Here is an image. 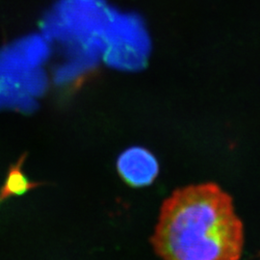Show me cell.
I'll return each mask as SVG.
<instances>
[{"instance_id":"cell-5","label":"cell","mask_w":260,"mask_h":260,"mask_svg":"<svg viewBox=\"0 0 260 260\" xmlns=\"http://www.w3.org/2000/svg\"><path fill=\"white\" fill-rule=\"evenodd\" d=\"M24 160L25 155H22L15 164L10 166L4 184L0 189V205L12 197L24 195L28 191L42 185L40 182L30 180L23 173Z\"/></svg>"},{"instance_id":"cell-1","label":"cell","mask_w":260,"mask_h":260,"mask_svg":"<svg viewBox=\"0 0 260 260\" xmlns=\"http://www.w3.org/2000/svg\"><path fill=\"white\" fill-rule=\"evenodd\" d=\"M150 242L163 260H240L244 226L233 198L207 182L165 200Z\"/></svg>"},{"instance_id":"cell-2","label":"cell","mask_w":260,"mask_h":260,"mask_svg":"<svg viewBox=\"0 0 260 260\" xmlns=\"http://www.w3.org/2000/svg\"><path fill=\"white\" fill-rule=\"evenodd\" d=\"M108 6L95 0H58L45 17L42 34L62 48L102 44Z\"/></svg>"},{"instance_id":"cell-6","label":"cell","mask_w":260,"mask_h":260,"mask_svg":"<svg viewBox=\"0 0 260 260\" xmlns=\"http://www.w3.org/2000/svg\"><path fill=\"white\" fill-rule=\"evenodd\" d=\"M95 1H99V2H105V0H95Z\"/></svg>"},{"instance_id":"cell-4","label":"cell","mask_w":260,"mask_h":260,"mask_svg":"<svg viewBox=\"0 0 260 260\" xmlns=\"http://www.w3.org/2000/svg\"><path fill=\"white\" fill-rule=\"evenodd\" d=\"M118 173L131 187L149 186L156 179L159 164L156 157L147 149L132 147L125 149L117 161Z\"/></svg>"},{"instance_id":"cell-3","label":"cell","mask_w":260,"mask_h":260,"mask_svg":"<svg viewBox=\"0 0 260 260\" xmlns=\"http://www.w3.org/2000/svg\"><path fill=\"white\" fill-rule=\"evenodd\" d=\"M102 60L121 72H137L147 65L151 41L138 14L109 7L102 37Z\"/></svg>"}]
</instances>
